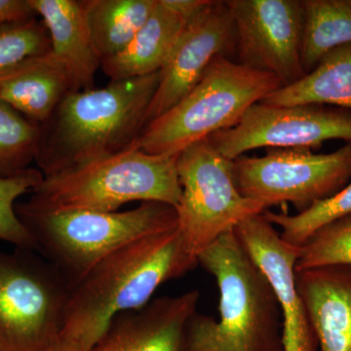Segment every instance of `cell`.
<instances>
[{"label": "cell", "instance_id": "12", "mask_svg": "<svg viewBox=\"0 0 351 351\" xmlns=\"http://www.w3.org/2000/svg\"><path fill=\"white\" fill-rule=\"evenodd\" d=\"M232 52H235L232 14L226 1H212L186 25L159 71L158 86L147 113V125L181 101L216 58H228Z\"/></svg>", "mask_w": 351, "mask_h": 351}, {"label": "cell", "instance_id": "20", "mask_svg": "<svg viewBox=\"0 0 351 351\" xmlns=\"http://www.w3.org/2000/svg\"><path fill=\"white\" fill-rule=\"evenodd\" d=\"M157 0H83L90 38L101 62L133 40Z\"/></svg>", "mask_w": 351, "mask_h": 351}, {"label": "cell", "instance_id": "21", "mask_svg": "<svg viewBox=\"0 0 351 351\" xmlns=\"http://www.w3.org/2000/svg\"><path fill=\"white\" fill-rule=\"evenodd\" d=\"M302 64L308 73L329 51L351 43V0H302Z\"/></svg>", "mask_w": 351, "mask_h": 351}, {"label": "cell", "instance_id": "4", "mask_svg": "<svg viewBox=\"0 0 351 351\" xmlns=\"http://www.w3.org/2000/svg\"><path fill=\"white\" fill-rule=\"evenodd\" d=\"M15 209L34 240L36 252L71 289L113 252L178 228L176 208L154 201L124 212H41L27 209L22 203Z\"/></svg>", "mask_w": 351, "mask_h": 351}, {"label": "cell", "instance_id": "11", "mask_svg": "<svg viewBox=\"0 0 351 351\" xmlns=\"http://www.w3.org/2000/svg\"><path fill=\"white\" fill-rule=\"evenodd\" d=\"M237 63L270 73L282 87L306 75L302 64L304 10L300 0H228Z\"/></svg>", "mask_w": 351, "mask_h": 351}, {"label": "cell", "instance_id": "3", "mask_svg": "<svg viewBox=\"0 0 351 351\" xmlns=\"http://www.w3.org/2000/svg\"><path fill=\"white\" fill-rule=\"evenodd\" d=\"M197 261L216 279L219 317L195 313L184 351H283L276 291L234 230L201 252Z\"/></svg>", "mask_w": 351, "mask_h": 351}, {"label": "cell", "instance_id": "8", "mask_svg": "<svg viewBox=\"0 0 351 351\" xmlns=\"http://www.w3.org/2000/svg\"><path fill=\"white\" fill-rule=\"evenodd\" d=\"M71 291L38 252L0 251V351H44L56 343Z\"/></svg>", "mask_w": 351, "mask_h": 351}, {"label": "cell", "instance_id": "14", "mask_svg": "<svg viewBox=\"0 0 351 351\" xmlns=\"http://www.w3.org/2000/svg\"><path fill=\"white\" fill-rule=\"evenodd\" d=\"M199 292L157 298L115 316L91 351H184L186 327Z\"/></svg>", "mask_w": 351, "mask_h": 351}, {"label": "cell", "instance_id": "17", "mask_svg": "<svg viewBox=\"0 0 351 351\" xmlns=\"http://www.w3.org/2000/svg\"><path fill=\"white\" fill-rule=\"evenodd\" d=\"M71 92L75 90L68 69L51 51L27 58L0 75V99L39 125Z\"/></svg>", "mask_w": 351, "mask_h": 351}, {"label": "cell", "instance_id": "7", "mask_svg": "<svg viewBox=\"0 0 351 351\" xmlns=\"http://www.w3.org/2000/svg\"><path fill=\"white\" fill-rule=\"evenodd\" d=\"M177 171L182 188L176 207L178 230L186 251L196 258L245 219L267 211L262 203L240 193L233 160L219 154L208 138L180 152Z\"/></svg>", "mask_w": 351, "mask_h": 351}, {"label": "cell", "instance_id": "23", "mask_svg": "<svg viewBox=\"0 0 351 351\" xmlns=\"http://www.w3.org/2000/svg\"><path fill=\"white\" fill-rule=\"evenodd\" d=\"M351 214V181L327 199L315 203L306 211L295 215L263 212L265 219L282 230L286 243L301 248L323 226Z\"/></svg>", "mask_w": 351, "mask_h": 351}, {"label": "cell", "instance_id": "6", "mask_svg": "<svg viewBox=\"0 0 351 351\" xmlns=\"http://www.w3.org/2000/svg\"><path fill=\"white\" fill-rule=\"evenodd\" d=\"M278 78L218 57L174 108L145 127L131 147L176 156L189 145L237 125L247 110L276 91Z\"/></svg>", "mask_w": 351, "mask_h": 351}, {"label": "cell", "instance_id": "29", "mask_svg": "<svg viewBox=\"0 0 351 351\" xmlns=\"http://www.w3.org/2000/svg\"><path fill=\"white\" fill-rule=\"evenodd\" d=\"M44 351H78L77 348L75 346L69 343V341H64V339H58L56 343H53L52 346H49L47 350Z\"/></svg>", "mask_w": 351, "mask_h": 351}, {"label": "cell", "instance_id": "19", "mask_svg": "<svg viewBox=\"0 0 351 351\" xmlns=\"http://www.w3.org/2000/svg\"><path fill=\"white\" fill-rule=\"evenodd\" d=\"M260 103L278 107L332 106L351 112V43L329 51L311 73Z\"/></svg>", "mask_w": 351, "mask_h": 351}, {"label": "cell", "instance_id": "25", "mask_svg": "<svg viewBox=\"0 0 351 351\" xmlns=\"http://www.w3.org/2000/svg\"><path fill=\"white\" fill-rule=\"evenodd\" d=\"M43 180L38 168H29L10 178H0V240L16 248L36 252L32 235L16 214V201Z\"/></svg>", "mask_w": 351, "mask_h": 351}, {"label": "cell", "instance_id": "28", "mask_svg": "<svg viewBox=\"0 0 351 351\" xmlns=\"http://www.w3.org/2000/svg\"><path fill=\"white\" fill-rule=\"evenodd\" d=\"M164 4L191 23L211 4L210 0H163Z\"/></svg>", "mask_w": 351, "mask_h": 351}, {"label": "cell", "instance_id": "13", "mask_svg": "<svg viewBox=\"0 0 351 351\" xmlns=\"http://www.w3.org/2000/svg\"><path fill=\"white\" fill-rule=\"evenodd\" d=\"M234 232L276 291L282 313L283 351H319L313 323L295 286L300 248L286 243L263 213L245 219Z\"/></svg>", "mask_w": 351, "mask_h": 351}, {"label": "cell", "instance_id": "9", "mask_svg": "<svg viewBox=\"0 0 351 351\" xmlns=\"http://www.w3.org/2000/svg\"><path fill=\"white\" fill-rule=\"evenodd\" d=\"M235 180L245 197L267 208L291 203L299 213L327 199L351 181V143L331 154L311 149H267L262 157L233 160Z\"/></svg>", "mask_w": 351, "mask_h": 351}, {"label": "cell", "instance_id": "18", "mask_svg": "<svg viewBox=\"0 0 351 351\" xmlns=\"http://www.w3.org/2000/svg\"><path fill=\"white\" fill-rule=\"evenodd\" d=\"M189 23L157 0L156 5L133 40L119 54L101 62L110 82L158 73Z\"/></svg>", "mask_w": 351, "mask_h": 351}, {"label": "cell", "instance_id": "15", "mask_svg": "<svg viewBox=\"0 0 351 351\" xmlns=\"http://www.w3.org/2000/svg\"><path fill=\"white\" fill-rule=\"evenodd\" d=\"M319 351H351V265L295 270Z\"/></svg>", "mask_w": 351, "mask_h": 351}, {"label": "cell", "instance_id": "26", "mask_svg": "<svg viewBox=\"0 0 351 351\" xmlns=\"http://www.w3.org/2000/svg\"><path fill=\"white\" fill-rule=\"evenodd\" d=\"M50 50L49 34L36 17L0 25V75L27 58Z\"/></svg>", "mask_w": 351, "mask_h": 351}, {"label": "cell", "instance_id": "5", "mask_svg": "<svg viewBox=\"0 0 351 351\" xmlns=\"http://www.w3.org/2000/svg\"><path fill=\"white\" fill-rule=\"evenodd\" d=\"M178 156L149 154L130 147L43 177L22 205L41 212H117L135 201H154L176 208L182 195Z\"/></svg>", "mask_w": 351, "mask_h": 351}, {"label": "cell", "instance_id": "16", "mask_svg": "<svg viewBox=\"0 0 351 351\" xmlns=\"http://www.w3.org/2000/svg\"><path fill=\"white\" fill-rule=\"evenodd\" d=\"M49 34L51 53L68 69L75 91L95 88L100 58L90 38L83 0H29Z\"/></svg>", "mask_w": 351, "mask_h": 351}, {"label": "cell", "instance_id": "10", "mask_svg": "<svg viewBox=\"0 0 351 351\" xmlns=\"http://www.w3.org/2000/svg\"><path fill=\"white\" fill-rule=\"evenodd\" d=\"M208 140L232 160L261 147L311 149L325 141L351 143V112L325 106L278 107L257 103L237 125L217 132Z\"/></svg>", "mask_w": 351, "mask_h": 351}, {"label": "cell", "instance_id": "2", "mask_svg": "<svg viewBox=\"0 0 351 351\" xmlns=\"http://www.w3.org/2000/svg\"><path fill=\"white\" fill-rule=\"evenodd\" d=\"M158 82L159 71L69 93L39 125L36 163L43 177L130 149Z\"/></svg>", "mask_w": 351, "mask_h": 351}, {"label": "cell", "instance_id": "1", "mask_svg": "<svg viewBox=\"0 0 351 351\" xmlns=\"http://www.w3.org/2000/svg\"><path fill=\"white\" fill-rule=\"evenodd\" d=\"M197 265L178 228L122 247L71 289L60 339L91 351L115 316L145 306L162 284Z\"/></svg>", "mask_w": 351, "mask_h": 351}, {"label": "cell", "instance_id": "24", "mask_svg": "<svg viewBox=\"0 0 351 351\" xmlns=\"http://www.w3.org/2000/svg\"><path fill=\"white\" fill-rule=\"evenodd\" d=\"M351 265V214L317 230L300 248L295 270Z\"/></svg>", "mask_w": 351, "mask_h": 351}, {"label": "cell", "instance_id": "22", "mask_svg": "<svg viewBox=\"0 0 351 351\" xmlns=\"http://www.w3.org/2000/svg\"><path fill=\"white\" fill-rule=\"evenodd\" d=\"M40 126L0 99V178H10L36 162Z\"/></svg>", "mask_w": 351, "mask_h": 351}, {"label": "cell", "instance_id": "27", "mask_svg": "<svg viewBox=\"0 0 351 351\" xmlns=\"http://www.w3.org/2000/svg\"><path fill=\"white\" fill-rule=\"evenodd\" d=\"M34 17L29 0H0V25Z\"/></svg>", "mask_w": 351, "mask_h": 351}]
</instances>
